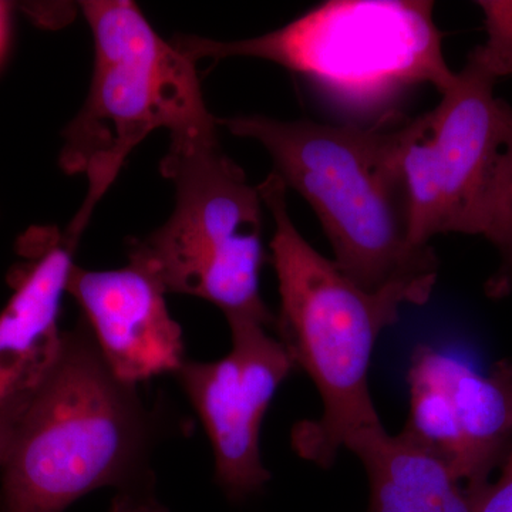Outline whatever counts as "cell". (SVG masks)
I'll return each instance as SVG.
<instances>
[{"mask_svg": "<svg viewBox=\"0 0 512 512\" xmlns=\"http://www.w3.org/2000/svg\"><path fill=\"white\" fill-rule=\"evenodd\" d=\"M427 0H330L251 39L183 36L194 60L254 57L308 77L342 103L372 107L416 84L446 92L456 80Z\"/></svg>", "mask_w": 512, "mask_h": 512, "instance_id": "cell-6", "label": "cell"}, {"mask_svg": "<svg viewBox=\"0 0 512 512\" xmlns=\"http://www.w3.org/2000/svg\"><path fill=\"white\" fill-rule=\"evenodd\" d=\"M67 293L76 301L104 362L124 383L175 375L184 365L183 329L163 286L137 266L89 271L74 266Z\"/></svg>", "mask_w": 512, "mask_h": 512, "instance_id": "cell-11", "label": "cell"}, {"mask_svg": "<svg viewBox=\"0 0 512 512\" xmlns=\"http://www.w3.org/2000/svg\"><path fill=\"white\" fill-rule=\"evenodd\" d=\"M258 141L274 173L305 198L332 244L336 266L367 292L392 286L429 301L439 274L433 248L414 244L397 128L329 126L265 116L218 120Z\"/></svg>", "mask_w": 512, "mask_h": 512, "instance_id": "cell-2", "label": "cell"}, {"mask_svg": "<svg viewBox=\"0 0 512 512\" xmlns=\"http://www.w3.org/2000/svg\"><path fill=\"white\" fill-rule=\"evenodd\" d=\"M498 471L481 491L476 512H512V446Z\"/></svg>", "mask_w": 512, "mask_h": 512, "instance_id": "cell-15", "label": "cell"}, {"mask_svg": "<svg viewBox=\"0 0 512 512\" xmlns=\"http://www.w3.org/2000/svg\"><path fill=\"white\" fill-rule=\"evenodd\" d=\"M227 320L231 352L214 362L187 359L174 376L210 439L218 487L242 503L271 480L261 454L262 423L296 367L271 329L251 319Z\"/></svg>", "mask_w": 512, "mask_h": 512, "instance_id": "cell-8", "label": "cell"}, {"mask_svg": "<svg viewBox=\"0 0 512 512\" xmlns=\"http://www.w3.org/2000/svg\"><path fill=\"white\" fill-rule=\"evenodd\" d=\"M94 40V67L82 109L63 131L59 164L89 188L69 225L82 237L127 157L154 131L175 134L215 120L197 63L163 39L127 0L80 3Z\"/></svg>", "mask_w": 512, "mask_h": 512, "instance_id": "cell-5", "label": "cell"}, {"mask_svg": "<svg viewBox=\"0 0 512 512\" xmlns=\"http://www.w3.org/2000/svg\"><path fill=\"white\" fill-rule=\"evenodd\" d=\"M487 42L470 53L495 79L512 77V2L483 0Z\"/></svg>", "mask_w": 512, "mask_h": 512, "instance_id": "cell-14", "label": "cell"}, {"mask_svg": "<svg viewBox=\"0 0 512 512\" xmlns=\"http://www.w3.org/2000/svg\"><path fill=\"white\" fill-rule=\"evenodd\" d=\"M345 448L365 467L367 512H476L481 491L464 484L439 457L382 424L357 431Z\"/></svg>", "mask_w": 512, "mask_h": 512, "instance_id": "cell-12", "label": "cell"}, {"mask_svg": "<svg viewBox=\"0 0 512 512\" xmlns=\"http://www.w3.org/2000/svg\"><path fill=\"white\" fill-rule=\"evenodd\" d=\"M161 412L114 376L82 316L23 407L0 467V512H64L110 490V512H170L157 493Z\"/></svg>", "mask_w": 512, "mask_h": 512, "instance_id": "cell-1", "label": "cell"}, {"mask_svg": "<svg viewBox=\"0 0 512 512\" xmlns=\"http://www.w3.org/2000/svg\"><path fill=\"white\" fill-rule=\"evenodd\" d=\"M20 413L0 419V467H2L6 453H8L10 439H12L13 427H15L16 420H18Z\"/></svg>", "mask_w": 512, "mask_h": 512, "instance_id": "cell-16", "label": "cell"}, {"mask_svg": "<svg viewBox=\"0 0 512 512\" xmlns=\"http://www.w3.org/2000/svg\"><path fill=\"white\" fill-rule=\"evenodd\" d=\"M410 412L402 431L481 491L512 446V362L487 372L429 345L410 357Z\"/></svg>", "mask_w": 512, "mask_h": 512, "instance_id": "cell-9", "label": "cell"}, {"mask_svg": "<svg viewBox=\"0 0 512 512\" xmlns=\"http://www.w3.org/2000/svg\"><path fill=\"white\" fill-rule=\"evenodd\" d=\"M9 29V6L0 2V56L5 50L6 40H8Z\"/></svg>", "mask_w": 512, "mask_h": 512, "instance_id": "cell-17", "label": "cell"}, {"mask_svg": "<svg viewBox=\"0 0 512 512\" xmlns=\"http://www.w3.org/2000/svg\"><path fill=\"white\" fill-rule=\"evenodd\" d=\"M79 239L53 225L29 228L18 239L20 261L10 269L12 293L0 311V419L22 412L59 356Z\"/></svg>", "mask_w": 512, "mask_h": 512, "instance_id": "cell-10", "label": "cell"}, {"mask_svg": "<svg viewBox=\"0 0 512 512\" xmlns=\"http://www.w3.org/2000/svg\"><path fill=\"white\" fill-rule=\"evenodd\" d=\"M483 237L501 259L500 268L488 281L487 293L491 298H504L512 291V124L488 198Z\"/></svg>", "mask_w": 512, "mask_h": 512, "instance_id": "cell-13", "label": "cell"}, {"mask_svg": "<svg viewBox=\"0 0 512 512\" xmlns=\"http://www.w3.org/2000/svg\"><path fill=\"white\" fill-rule=\"evenodd\" d=\"M258 190L275 224L271 259L281 296L276 336L295 367L311 377L323 404L320 419L296 424L293 448L303 460L330 468L353 434L382 424L369 390L373 350L403 305L423 303L403 286L359 288L302 237L278 175H269Z\"/></svg>", "mask_w": 512, "mask_h": 512, "instance_id": "cell-3", "label": "cell"}, {"mask_svg": "<svg viewBox=\"0 0 512 512\" xmlns=\"http://www.w3.org/2000/svg\"><path fill=\"white\" fill-rule=\"evenodd\" d=\"M497 79L473 56L436 109L397 127L414 244L440 234L483 237L488 198L512 124Z\"/></svg>", "mask_w": 512, "mask_h": 512, "instance_id": "cell-7", "label": "cell"}, {"mask_svg": "<svg viewBox=\"0 0 512 512\" xmlns=\"http://www.w3.org/2000/svg\"><path fill=\"white\" fill-rule=\"evenodd\" d=\"M217 124L171 134L160 171L174 184V211L156 231L128 244V264L167 293L204 299L227 319L255 320L276 332L259 285L264 202L222 151Z\"/></svg>", "mask_w": 512, "mask_h": 512, "instance_id": "cell-4", "label": "cell"}]
</instances>
